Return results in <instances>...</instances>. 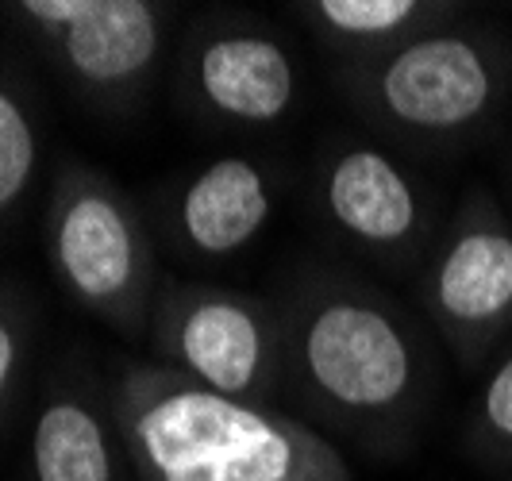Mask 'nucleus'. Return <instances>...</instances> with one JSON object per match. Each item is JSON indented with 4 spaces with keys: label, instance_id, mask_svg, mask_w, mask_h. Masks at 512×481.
I'll list each match as a JSON object with an SVG mask.
<instances>
[{
    "label": "nucleus",
    "instance_id": "nucleus-17",
    "mask_svg": "<svg viewBox=\"0 0 512 481\" xmlns=\"http://www.w3.org/2000/svg\"><path fill=\"white\" fill-rule=\"evenodd\" d=\"M509 481H512V478H509Z\"/></svg>",
    "mask_w": 512,
    "mask_h": 481
},
{
    "label": "nucleus",
    "instance_id": "nucleus-2",
    "mask_svg": "<svg viewBox=\"0 0 512 481\" xmlns=\"http://www.w3.org/2000/svg\"><path fill=\"white\" fill-rule=\"evenodd\" d=\"M108 397L135 481H355L343 447L301 416L220 397L151 358H120Z\"/></svg>",
    "mask_w": 512,
    "mask_h": 481
},
{
    "label": "nucleus",
    "instance_id": "nucleus-6",
    "mask_svg": "<svg viewBox=\"0 0 512 481\" xmlns=\"http://www.w3.org/2000/svg\"><path fill=\"white\" fill-rule=\"evenodd\" d=\"M147 351L151 362L231 401L258 408L285 401V324L274 297L166 274Z\"/></svg>",
    "mask_w": 512,
    "mask_h": 481
},
{
    "label": "nucleus",
    "instance_id": "nucleus-16",
    "mask_svg": "<svg viewBox=\"0 0 512 481\" xmlns=\"http://www.w3.org/2000/svg\"><path fill=\"white\" fill-rule=\"evenodd\" d=\"M509 197H512V162H509Z\"/></svg>",
    "mask_w": 512,
    "mask_h": 481
},
{
    "label": "nucleus",
    "instance_id": "nucleus-8",
    "mask_svg": "<svg viewBox=\"0 0 512 481\" xmlns=\"http://www.w3.org/2000/svg\"><path fill=\"white\" fill-rule=\"evenodd\" d=\"M412 297L447 355L478 374L512 343V212L482 185H466L443 216Z\"/></svg>",
    "mask_w": 512,
    "mask_h": 481
},
{
    "label": "nucleus",
    "instance_id": "nucleus-11",
    "mask_svg": "<svg viewBox=\"0 0 512 481\" xmlns=\"http://www.w3.org/2000/svg\"><path fill=\"white\" fill-rule=\"evenodd\" d=\"M27 481H135L112 412L108 378L85 362H58L27 431Z\"/></svg>",
    "mask_w": 512,
    "mask_h": 481
},
{
    "label": "nucleus",
    "instance_id": "nucleus-9",
    "mask_svg": "<svg viewBox=\"0 0 512 481\" xmlns=\"http://www.w3.org/2000/svg\"><path fill=\"white\" fill-rule=\"evenodd\" d=\"M174 101L208 131H274L305 101V70L278 27L255 12L208 8L181 31Z\"/></svg>",
    "mask_w": 512,
    "mask_h": 481
},
{
    "label": "nucleus",
    "instance_id": "nucleus-4",
    "mask_svg": "<svg viewBox=\"0 0 512 481\" xmlns=\"http://www.w3.org/2000/svg\"><path fill=\"white\" fill-rule=\"evenodd\" d=\"M43 251L54 285L131 347H147L162 270L143 208L85 158L54 162L43 204Z\"/></svg>",
    "mask_w": 512,
    "mask_h": 481
},
{
    "label": "nucleus",
    "instance_id": "nucleus-14",
    "mask_svg": "<svg viewBox=\"0 0 512 481\" xmlns=\"http://www.w3.org/2000/svg\"><path fill=\"white\" fill-rule=\"evenodd\" d=\"M462 447L478 466L512 474V343L486 366V378L466 412Z\"/></svg>",
    "mask_w": 512,
    "mask_h": 481
},
{
    "label": "nucleus",
    "instance_id": "nucleus-10",
    "mask_svg": "<svg viewBox=\"0 0 512 481\" xmlns=\"http://www.w3.org/2000/svg\"><path fill=\"white\" fill-rule=\"evenodd\" d=\"M278 208V178L255 154H220L178 178L162 201V239L181 262H231L251 251Z\"/></svg>",
    "mask_w": 512,
    "mask_h": 481
},
{
    "label": "nucleus",
    "instance_id": "nucleus-7",
    "mask_svg": "<svg viewBox=\"0 0 512 481\" xmlns=\"http://www.w3.org/2000/svg\"><path fill=\"white\" fill-rule=\"evenodd\" d=\"M308 193L335 243L389 278H416L443 228L436 189L382 139L355 131L316 147Z\"/></svg>",
    "mask_w": 512,
    "mask_h": 481
},
{
    "label": "nucleus",
    "instance_id": "nucleus-12",
    "mask_svg": "<svg viewBox=\"0 0 512 481\" xmlns=\"http://www.w3.org/2000/svg\"><path fill=\"white\" fill-rule=\"evenodd\" d=\"M289 12L335 66L366 62L466 12L451 0H301Z\"/></svg>",
    "mask_w": 512,
    "mask_h": 481
},
{
    "label": "nucleus",
    "instance_id": "nucleus-5",
    "mask_svg": "<svg viewBox=\"0 0 512 481\" xmlns=\"http://www.w3.org/2000/svg\"><path fill=\"white\" fill-rule=\"evenodd\" d=\"M178 4L162 0H16L0 16L35 47L81 104L128 116L166 62Z\"/></svg>",
    "mask_w": 512,
    "mask_h": 481
},
{
    "label": "nucleus",
    "instance_id": "nucleus-1",
    "mask_svg": "<svg viewBox=\"0 0 512 481\" xmlns=\"http://www.w3.org/2000/svg\"><path fill=\"white\" fill-rule=\"evenodd\" d=\"M285 324V401L332 443L409 455L432 416V328L351 266L305 262L274 297Z\"/></svg>",
    "mask_w": 512,
    "mask_h": 481
},
{
    "label": "nucleus",
    "instance_id": "nucleus-13",
    "mask_svg": "<svg viewBox=\"0 0 512 481\" xmlns=\"http://www.w3.org/2000/svg\"><path fill=\"white\" fill-rule=\"evenodd\" d=\"M43 170V120L27 81L0 62V235L24 212Z\"/></svg>",
    "mask_w": 512,
    "mask_h": 481
},
{
    "label": "nucleus",
    "instance_id": "nucleus-15",
    "mask_svg": "<svg viewBox=\"0 0 512 481\" xmlns=\"http://www.w3.org/2000/svg\"><path fill=\"white\" fill-rule=\"evenodd\" d=\"M39 335V308L24 293V285L0 278V424L16 405L31 370Z\"/></svg>",
    "mask_w": 512,
    "mask_h": 481
},
{
    "label": "nucleus",
    "instance_id": "nucleus-3",
    "mask_svg": "<svg viewBox=\"0 0 512 481\" xmlns=\"http://www.w3.org/2000/svg\"><path fill=\"white\" fill-rule=\"evenodd\" d=\"M343 104L405 151L455 154L486 139L512 101V43L501 27L459 12L393 51L335 66Z\"/></svg>",
    "mask_w": 512,
    "mask_h": 481
}]
</instances>
